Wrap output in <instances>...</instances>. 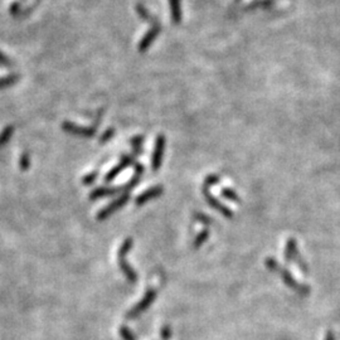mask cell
<instances>
[{"label": "cell", "instance_id": "cell-1", "mask_svg": "<svg viewBox=\"0 0 340 340\" xmlns=\"http://www.w3.org/2000/svg\"><path fill=\"white\" fill-rule=\"evenodd\" d=\"M265 265H266L267 269L280 275L281 280H282L289 287L293 289L294 291L300 294V295H309V294L311 293V289H310L309 285H302V283L298 282V281L294 278L293 275H291L286 269L281 267L280 265L277 264L276 259H274L272 257H267V258L265 259Z\"/></svg>", "mask_w": 340, "mask_h": 340}, {"label": "cell", "instance_id": "cell-2", "mask_svg": "<svg viewBox=\"0 0 340 340\" xmlns=\"http://www.w3.org/2000/svg\"><path fill=\"white\" fill-rule=\"evenodd\" d=\"M219 181V176L217 174H212V175H208L204 180V186H203V194H204L205 200H207L208 204L213 208V210L218 211L219 213H222L223 216H226V218H232L233 217V212L231 210L226 207L224 204H222L218 199L213 197V194H211L210 188L214 184H217Z\"/></svg>", "mask_w": 340, "mask_h": 340}, {"label": "cell", "instance_id": "cell-3", "mask_svg": "<svg viewBox=\"0 0 340 340\" xmlns=\"http://www.w3.org/2000/svg\"><path fill=\"white\" fill-rule=\"evenodd\" d=\"M133 245H134V240L131 237H128L122 242V245L120 246L119 248V252H117V261H119L120 270H121L122 274L125 275V277L127 278L128 282H136V280H138V275H136V272L134 271L133 267H131L126 262V259H125L128 251L133 248Z\"/></svg>", "mask_w": 340, "mask_h": 340}, {"label": "cell", "instance_id": "cell-4", "mask_svg": "<svg viewBox=\"0 0 340 340\" xmlns=\"http://www.w3.org/2000/svg\"><path fill=\"white\" fill-rule=\"evenodd\" d=\"M156 295H158V291L155 290V289H151L150 287L148 291L145 293V295H144V298L140 300V301L138 302V304L135 305V306L133 307L131 310H128L126 312V319L127 320H131V319H136V318L139 317V315H141L143 312H145L146 310L149 309L150 305L152 304V302L155 301V299H156Z\"/></svg>", "mask_w": 340, "mask_h": 340}, {"label": "cell", "instance_id": "cell-5", "mask_svg": "<svg viewBox=\"0 0 340 340\" xmlns=\"http://www.w3.org/2000/svg\"><path fill=\"white\" fill-rule=\"evenodd\" d=\"M285 256L286 259L289 262H294L299 266V269L301 270L302 272L307 274L309 272V269H307V265L304 259L300 257V253L298 251V243H296L295 238H289L287 242H286V247H285Z\"/></svg>", "mask_w": 340, "mask_h": 340}, {"label": "cell", "instance_id": "cell-6", "mask_svg": "<svg viewBox=\"0 0 340 340\" xmlns=\"http://www.w3.org/2000/svg\"><path fill=\"white\" fill-rule=\"evenodd\" d=\"M165 150V136L163 134H159L155 141V148L152 151L151 156V168L154 171H158L162 167L163 163V155H164Z\"/></svg>", "mask_w": 340, "mask_h": 340}, {"label": "cell", "instance_id": "cell-7", "mask_svg": "<svg viewBox=\"0 0 340 340\" xmlns=\"http://www.w3.org/2000/svg\"><path fill=\"white\" fill-rule=\"evenodd\" d=\"M128 198H130V195H128V193H124V194L121 195V197L117 198L116 200H114L112 203H110V204H107L103 210H101L100 212L97 213V219L98 221H103V219H106L107 217L111 216L112 213H115L116 211H119L120 208L122 207L124 204H126Z\"/></svg>", "mask_w": 340, "mask_h": 340}, {"label": "cell", "instance_id": "cell-8", "mask_svg": "<svg viewBox=\"0 0 340 340\" xmlns=\"http://www.w3.org/2000/svg\"><path fill=\"white\" fill-rule=\"evenodd\" d=\"M62 128L64 131L69 134H73V135L77 136H84V138H92L95 135L96 130H97V124L93 125L92 127H81L79 125L73 124V122H63Z\"/></svg>", "mask_w": 340, "mask_h": 340}, {"label": "cell", "instance_id": "cell-9", "mask_svg": "<svg viewBox=\"0 0 340 340\" xmlns=\"http://www.w3.org/2000/svg\"><path fill=\"white\" fill-rule=\"evenodd\" d=\"M135 156H136V155L134 154V152H131V154L125 155V156L121 159V162H120L117 165H115V167L112 168V169L110 170L109 173L106 174V176H105V181H111V180H114V179L116 178V176L119 175V174L121 173L122 170L126 169V168L128 167V165L133 164V163L135 162Z\"/></svg>", "mask_w": 340, "mask_h": 340}, {"label": "cell", "instance_id": "cell-10", "mask_svg": "<svg viewBox=\"0 0 340 340\" xmlns=\"http://www.w3.org/2000/svg\"><path fill=\"white\" fill-rule=\"evenodd\" d=\"M163 193H164V188H163V186L152 187V188H149L148 191L141 193V194H139L138 197H136L135 204L136 205L144 204V203L149 202V200L154 199V198H158L160 194H163Z\"/></svg>", "mask_w": 340, "mask_h": 340}, {"label": "cell", "instance_id": "cell-11", "mask_svg": "<svg viewBox=\"0 0 340 340\" xmlns=\"http://www.w3.org/2000/svg\"><path fill=\"white\" fill-rule=\"evenodd\" d=\"M119 192H125V186L124 187H100V188H96L95 191L90 194V199L96 200L98 198L102 197H107V195H112L116 194Z\"/></svg>", "mask_w": 340, "mask_h": 340}, {"label": "cell", "instance_id": "cell-12", "mask_svg": "<svg viewBox=\"0 0 340 340\" xmlns=\"http://www.w3.org/2000/svg\"><path fill=\"white\" fill-rule=\"evenodd\" d=\"M208 236H210V229L205 228V229H203V231H200L199 233L197 234V237L194 238V241H193V247H194L195 250H198L199 247H202L203 243L208 240Z\"/></svg>", "mask_w": 340, "mask_h": 340}, {"label": "cell", "instance_id": "cell-13", "mask_svg": "<svg viewBox=\"0 0 340 340\" xmlns=\"http://www.w3.org/2000/svg\"><path fill=\"white\" fill-rule=\"evenodd\" d=\"M13 133H14V126H13V125H8V126L0 133V148L4 146L5 144L12 139Z\"/></svg>", "mask_w": 340, "mask_h": 340}, {"label": "cell", "instance_id": "cell-14", "mask_svg": "<svg viewBox=\"0 0 340 340\" xmlns=\"http://www.w3.org/2000/svg\"><path fill=\"white\" fill-rule=\"evenodd\" d=\"M119 333L124 340H136L135 334H134L126 325H120Z\"/></svg>", "mask_w": 340, "mask_h": 340}, {"label": "cell", "instance_id": "cell-15", "mask_svg": "<svg viewBox=\"0 0 340 340\" xmlns=\"http://www.w3.org/2000/svg\"><path fill=\"white\" fill-rule=\"evenodd\" d=\"M222 195H223L224 198H227V199L232 200V202H241V198L238 197L237 193H236L234 191H232V189H229V188L222 189Z\"/></svg>", "mask_w": 340, "mask_h": 340}, {"label": "cell", "instance_id": "cell-16", "mask_svg": "<svg viewBox=\"0 0 340 340\" xmlns=\"http://www.w3.org/2000/svg\"><path fill=\"white\" fill-rule=\"evenodd\" d=\"M194 218L197 219V221H199L200 223L205 224V226H210V224H212V223H213V219H211L210 217H208L207 214H204V213H198V212H195V213H194Z\"/></svg>", "mask_w": 340, "mask_h": 340}, {"label": "cell", "instance_id": "cell-17", "mask_svg": "<svg viewBox=\"0 0 340 340\" xmlns=\"http://www.w3.org/2000/svg\"><path fill=\"white\" fill-rule=\"evenodd\" d=\"M19 164H20V168L23 170H27L29 167H31V156H29L27 152H24V154L20 156Z\"/></svg>", "mask_w": 340, "mask_h": 340}, {"label": "cell", "instance_id": "cell-18", "mask_svg": "<svg viewBox=\"0 0 340 340\" xmlns=\"http://www.w3.org/2000/svg\"><path fill=\"white\" fill-rule=\"evenodd\" d=\"M160 335H162L163 340H169L171 335H173V330H171L169 325H164L162 328V330H160Z\"/></svg>", "mask_w": 340, "mask_h": 340}, {"label": "cell", "instance_id": "cell-19", "mask_svg": "<svg viewBox=\"0 0 340 340\" xmlns=\"http://www.w3.org/2000/svg\"><path fill=\"white\" fill-rule=\"evenodd\" d=\"M97 175H98V171H93V173L87 174V175L84 178V180H82V183L84 184L93 183V181L96 180V178H97Z\"/></svg>", "mask_w": 340, "mask_h": 340}, {"label": "cell", "instance_id": "cell-20", "mask_svg": "<svg viewBox=\"0 0 340 340\" xmlns=\"http://www.w3.org/2000/svg\"><path fill=\"white\" fill-rule=\"evenodd\" d=\"M114 133H115L114 128H109V130H107L106 133L103 134L102 138L100 139V143H106L107 140H110V139L112 138V135H114Z\"/></svg>", "mask_w": 340, "mask_h": 340}, {"label": "cell", "instance_id": "cell-21", "mask_svg": "<svg viewBox=\"0 0 340 340\" xmlns=\"http://www.w3.org/2000/svg\"><path fill=\"white\" fill-rule=\"evenodd\" d=\"M170 3H171V4H173L174 18H175V20H178V18H179V5H178V0H170Z\"/></svg>", "mask_w": 340, "mask_h": 340}, {"label": "cell", "instance_id": "cell-22", "mask_svg": "<svg viewBox=\"0 0 340 340\" xmlns=\"http://www.w3.org/2000/svg\"><path fill=\"white\" fill-rule=\"evenodd\" d=\"M15 81V79H7V80H0V87H4V86H8L9 84H13Z\"/></svg>", "mask_w": 340, "mask_h": 340}, {"label": "cell", "instance_id": "cell-23", "mask_svg": "<svg viewBox=\"0 0 340 340\" xmlns=\"http://www.w3.org/2000/svg\"><path fill=\"white\" fill-rule=\"evenodd\" d=\"M325 340H335V335H334V333H333V331H331V330H329L328 333H326Z\"/></svg>", "mask_w": 340, "mask_h": 340}]
</instances>
